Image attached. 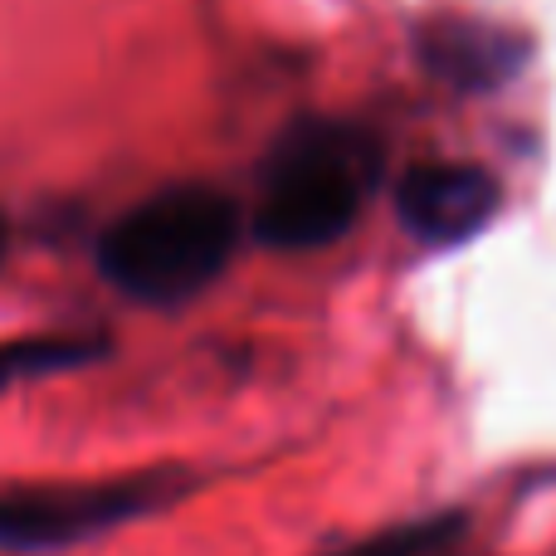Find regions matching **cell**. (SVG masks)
Segmentation results:
<instances>
[{
    "mask_svg": "<svg viewBox=\"0 0 556 556\" xmlns=\"http://www.w3.org/2000/svg\"><path fill=\"white\" fill-rule=\"evenodd\" d=\"M244 240V205L205 181H176L127 205L98 235V274L147 307H181L201 298Z\"/></svg>",
    "mask_w": 556,
    "mask_h": 556,
    "instance_id": "obj_1",
    "label": "cell"
},
{
    "mask_svg": "<svg viewBox=\"0 0 556 556\" xmlns=\"http://www.w3.org/2000/svg\"><path fill=\"white\" fill-rule=\"evenodd\" d=\"M381 181V142L346 117H303L264 156L250 230L269 250L342 240Z\"/></svg>",
    "mask_w": 556,
    "mask_h": 556,
    "instance_id": "obj_2",
    "label": "cell"
},
{
    "mask_svg": "<svg viewBox=\"0 0 556 556\" xmlns=\"http://www.w3.org/2000/svg\"><path fill=\"white\" fill-rule=\"evenodd\" d=\"M176 493V473H132L98 483H35L0 489V547L5 552H59L113 532L142 513L162 508Z\"/></svg>",
    "mask_w": 556,
    "mask_h": 556,
    "instance_id": "obj_3",
    "label": "cell"
},
{
    "mask_svg": "<svg viewBox=\"0 0 556 556\" xmlns=\"http://www.w3.org/2000/svg\"><path fill=\"white\" fill-rule=\"evenodd\" d=\"M503 191L493 181V172L473 162H420L401 176L395 186V215L415 240L450 250L473 235H483V225L498 215Z\"/></svg>",
    "mask_w": 556,
    "mask_h": 556,
    "instance_id": "obj_4",
    "label": "cell"
},
{
    "mask_svg": "<svg viewBox=\"0 0 556 556\" xmlns=\"http://www.w3.org/2000/svg\"><path fill=\"white\" fill-rule=\"evenodd\" d=\"M518 59H522L518 39L503 35V29H489V25L434 29V45H430L434 74L454 78V84H469V88H489V84H498V78H508Z\"/></svg>",
    "mask_w": 556,
    "mask_h": 556,
    "instance_id": "obj_5",
    "label": "cell"
},
{
    "mask_svg": "<svg viewBox=\"0 0 556 556\" xmlns=\"http://www.w3.org/2000/svg\"><path fill=\"white\" fill-rule=\"evenodd\" d=\"M108 352L98 332H35V337H10L0 342V391L20 381H39V376H59L88 366Z\"/></svg>",
    "mask_w": 556,
    "mask_h": 556,
    "instance_id": "obj_6",
    "label": "cell"
},
{
    "mask_svg": "<svg viewBox=\"0 0 556 556\" xmlns=\"http://www.w3.org/2000/svg\"><path fill=\"white\" fill-rule=\"evenodd\" d=\"M459 532H464L459 513H440V518H420V522H405V528L376 532V538L346 547L342 556H434L450 547Z\"/></svg>",
    "mask_w": 556,
    "mask_h": 556,
    "instance_id": "obj_7",
    "label": "cell"
},
{
    "mask_svg": "<svg viewBox=\"0 0 556 556\" xmlns=\"http://www.w3.org/2000/svg\"><path fill=\"white\" fill-rule=\"evenodd\" d=\"M5 254H10V220L0 215V264H5Z\"/></svg>",
    "mask_w": 556,
    "mask_h": 556,
    "instance_id": "obj_8",
    "label": "cell"
}]
</instances>
